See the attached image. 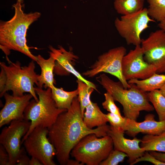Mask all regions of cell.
<instances>
[{"mask_svg":"<svg viewBox=\"0 0 165 165\" xmlns=\"http://www.w3.org/2000/svg\"><path fill=\"white\" fill-rule=\"evenodd\" d=\"M77 96L70 108L60 114L49 129L48 137L56 149L55 156L61 165H66L72 150L85 136L92 133L99 138L107 135L110 126L90 129L85 124Z\"/></svg>","mask_w":165,"mask_h":165,"instance_id":"1","label":"cell"},{"mask_svg":"<svg viewBox=\"0 0 165 165\" xmlns=\"http://www.w3.org/2000/svg\"><path fill=\"white\" fill-rule=\"evenodd\" d=\"M23 0H17L13 4L15 13L13 17L7 21H1L0 23V48L6 56L10 50L19 51L36 62V56L30 51L31 47L27 44L26 34L29 26L41 16L40 13L36 12L28 13L23 9Z\"/></svg>","mask_w":165,"mask_h":165,"instance_id":"2","label":"cell"},{"mask_svg":"<svg viewBox=\"0 0 165 165\" xmlns=\"http://www.w3.org/2000/svg\"><path fill=\"white\" fill-rule=\"evenodd\" d=\"M96 79L111 94L114 101L122 105L125 117L137 121L141 111L150 112L155 109L150 103L147 92L135 85L130 84V88H125L119 81L115 82L104 73L101 74Z\"/></svg>","mask_w":165,"mask_h":165,"instance_id":"3","label":"cell"},{"mask_svg":"<svg viewBox=\"0 0 165 165\" xmlns=\"http://www.w3.org/2000/svg\"><path fill=\"white\" fill-rule=\"evenodd\" d=\"M38 100H31L24 112V119L31 122L28 132L22 138L21 144L28 135L36 127L41 126L50 129L61 113L67 110L57 108L52 96L51 89L46 90L35 87Z\"/></svg>","mask_w":165,"mask_h":165,"instance_id":"4","label":"cell"},{"mask_svg":"<svg viewBox=\"0 0 165 165\" xmlns=\"http://www.w3.org/2000/svg\"><path fill=\"white\" fill-rule=\"evenodd\" d=\"M0 67L4 69L6 76V82L3 92L0 94L1 97L8 91L11 90L15 96H21L26 92L31 94L36 101L38 98L35 91V84L38 86L39 75L35 72V64L32 60L27 66H21L17 61L11 62L7 65L4 62L0 63Z\"/></svg>","mask_w":165,"mask_h":165,"instance_id":"5","label":"cell"},{"mask_svg":"<svg viewBox=\"0 0 165 165\" xmlns=\"http://www.w3.org/2000/svg\"><path fill=\"white\" fill-rule=\"evenodd\" d=\"M114 148L113 141L108 135L98 137L94 133L83 137L72 150V157L87 165H98Z\"/></svg>","mask_w":165,"mask_h":165,"instance_id":"6","label":"cell"},{"mask_svg":"<svg viewBox=\"0 0 165 165\" xmlns=\"http://www.w3.org/2000/svg\"><path fill=\"white\" fill-rule=\"evenodd\" d=\"M126 54V49L123 46L111 49L99 56L90 69L82 75L91 78L100 73H108L117 78L125 88H129L131 84L124 78L122 69L123 59Z\"/></svg>","mask_w":165,"mask_h":165,"instance_id":"7","label":"cell"},{"mask_svg":"<svg viewBox=\"0 0 165 165\" xmlns=\"http://www.w3.org/2000/svg\"><path fill=\"white\" fill-rule=\"evenodd\" d=\"M155 21L149 16L147 8L131 14L122 15L115 20V26L120 35L128 45H141V35L149 27L148 24Z\"/></svg>","mask_w":165,"mask_h":165,"instance_id":"8","label":"cell"},{"mask_svg":"<svg viewBox=\"0 0 165 165\" xmlns=\"http://www.w3.org/2000/svg\"><path fill=\"white\" fill-rule=\"evenodd\" d=\"M49 129L41 126L36 127L24 141L26 152L37 159L43 165H55L53 160L56 150L50 141Z\"/></svg>","mask_w":165,"mask_h":165,"instance_id":"9","label":"cell"},{"mask_svg":"<svg viewBox=\"0 0 165 165\" xmlns=\"http://www.w3.org/2000/svg\"><path fill=\"white\" fill-rule=\"evenodd\" d=\"M10 123L8 126L2 129L0 135V143L8 153L9 165H15L16 164L21 151V138L28 132L31 123L24 119H18L13 120Z\"/></svg>","mask_w":165,"mask_h":165,"instance_id":"10","label":"cell"},{"mask_svg":"<svg viewBox=\"0 0 165 165\" xmlns=\"http://www.w3.org/2000/svg\"><path fill=\"white\" fill-rule=\"evenodd\" d=\"M141 45L135 46L124 56L122 63L123 75L127 81L144 79L157 73L156 68L146 61Z\"/></svg>","mask_w":165,"mask_h":165,"instance_id":"11","label":"cell"},{"mask_svg":"<svg viewBox=\"0 0 165 165\" xmlns=\"http://www.w3.org/2000/svg\"><path fill=\"white\" fill-rule=\"evenodd\" d=\"M141 46L145 60L156 68L157 73L165 72V31L160 29L142 39Z\"/></svg>","mask_w":165,"mask_h":165,"instance_id":"12","label":"cell"},{"mask_svg":"<svg viewBox=\"0 0 165 165\" xmlns=\"http://www.w3.org/2000/svg\"><path fill=\"white\" fill-rule=\"evenodd\" d=\"M49 49L50 55L53 57L56 60L54 73L60 76L69 75L72 74L78 79L86 83L89 86L97 91L96 85L93 82L84 78L77 71L74 67L75 61L78 57L70 51H67L63 47L59 46L58 49L54 48L50 46Z\"/></svg>","mask_w":165,"mask_h":165,"instance_id":"13","label":"cell"},{"mask_svg":"<svg viewBox=\"0 0 165 165\" xmlns=\"http://www.w3.org/2000/svg\"><path fill=\"white\" fill-rule=\"evenodd\" d=\"M3 96L5 103L0 112V128L13 120L24 119V110L33 98L29 93L15 96L6 92Z\"/></svg>","mask_w":165,"mask_h":165,"instance_id":"14","label":"cell"},{"mask_svg":"<svg viewBox=\"0 0 165 165\" xmlns=\"http://www.w3.org/2000/svg\"><path fill=\"white\" fill-rule=\"evenodd\" d=\"M107 135L112 138L114 149L125 153L128 155L127 162L130 165L145 152L139 145L141 139L134 137L132 139L124 137L125 131L122 129L110 126Z\"/></svg>","mask_w":165,"mask_h":165,"instance_id":"15","label":"cell"},{"mask_svg":"<svg viewBox=\"0 0 165 165\" xmlns=\"http://www.w3.org/2000/svg\"><path fill=\"white\" fill-rule=\"evenodd\" d=\"M123 130L127 134L134 138L140 133L158 135L165 131V119L156 121L154 115L152 114L146 115L144 120L141 122L127 118Z\"/></svg>","mask_w":165,"mask_h":165,"instance_id":"16","label":"cell"},{"mask_svg":"<svg viewBox=\"0 0 165 165\" xmlns=\"http://www.w3.org/2000/svg\"><path fill=\"white\" fill-rule=\"evenodd\" d=\"M36 62L41 69V73L38 77V86L37 87L45 89L51 88L54 86L55 80L54 78V70L56 60L50 55L48 59H45L41 55L36 56Z\"/></svg>","mask_w":165,"mask_h":165,"instance_id":"17","label":"cell"},{"mask_svg":"<svg viewBox=\"0 0 165 165\" xmlns=\"http://www.w3.org/2000/svg\"><path fill=\"white\" fill-rule=\"evenodd\" d=\"M85 110L83 119L88 128L93 129L95 127L102 126L108 122L105 114L101 111L97 103L91 101Z\"/></svg>","mask_w":165,"mask_h":165,"instance_id":"18","label":"cell"},{"mask_svg":"<svg viewBox=\"0 0 165 165\" xmlns=\"http://www.w3.org/2000/svg\"><path fill=\"white\" fill-rule=\"evenodd\" d=\"M52 97L56 107L61 109L68 110L71 107L73 100L78 95L77 89L67 91L63 88H58L54 86L51 88Z\"/></svg>","mask_w":165,"mask_h":165,"instance_id":"19","label":"cell"},{"mask_svg":"<svg viewBox=\"0 0 165 165\" xmlns=\"http://www.w3.org/2000/svg\"><path fill=\"white\" fill-rule=\"evenodd\" d=\"M128 82L129 84H134L141 90L148 92L160 88L165 83V74L156 73L145 79H132Z\"/></svg>","mask_w":165,"mask_h":165,"instance_id":"20","label":"cell"},{"mask_svg":"<svg viewBox=\"0 0 165 165\" xmlns=\"http://www.w3.org/2000/svg\"><path fill=\"white\" fill-rule=\"evenodd\" d=\"M141 140L140 146L145 151L165 153V131L158 135L146 134Z\"/></svg>","mask_w":165,"mask_h":165,"instance_id":"21","label":"cell"},{"mask_svg":"<svg viewBox=\"0 0 165 165\" xmlns=\"http://www.w3.org/2000/svg\"><path fill=\"white\" fill-rule=\"evenodd\" d=\"M145 0H118L114 2L116 12L122 15L137 13L144 8Z\"/></svg>","mask_w":165,"mask_h":165,"instance_id":"22","label":"cell"},{"mask_svg":"<svg viewBox=\"0 0 165 165\" xmlns=\"http://www.w3.org/2000/svg\"><path fill=\"white\" fill-rule=\"evenodd\" d=\"M148 100L152 104L158 116L159 121L165 119V97L159 90L147 92Z\"/></svg>","mask_w":165,"mask_h":165,"instance_id":"23","label":"cell"},{"mask_svg":"<svg viewBox=\"0 0 165 165\" xmlns=\"http://www.w3.org/2000/svg\"><path fill=\"white\" fill-rule=\"evenodd\" d=\"M76 82L78 92V98L83 116L86 107L91 101L90 96L94 89L80 80L77 79Z\"/></svg>","mask_w":165,"mask_h":165,"instance_id":"24","label":"cell"},{"mask_svg":"<svg viewBox=\"0 0 165 165\" xmlns=\"http://www.w3.org/2000/svg\"><path fill=\"white\" fill-rule=\"evenodd\" d=\"M149 4L147 9L149 17L160 22L165 19V0H147Z\"/></svg>","mask_w":165,"mask_h":165,"instance_id":"25","label":"cell"},{"mask_svg":"<svg viewBox=\"0 0 165 165\" xmlns=\"http://www.w3.org/2000/svg\"><path fill=\"white\" fill-rule=\"evenodd\" d=\"M127 157H128V155L125 153L113 149L100 165H117L123 162Z\"/></svg>","mask_w":165,"mask_h":165,"instance_id":"26","label":"cell"},{"mask_svg":"<svg viewBox=\"0 0 165 165\" xmlns=\"http://www.w3.org/2000/svg\"><path fill=\"white\" fill-rule=\"evenodd\" d=\"M104 95L105 101L102 104L103 108L109 112L122 116L120 109L115 104V101L111 94L107 91Z\"/></svg>","mask_w":165,"mask_h":165,"instance_id":"27","label":"cell"},{"mask_svg":"<svg viewBox=\"0 0 165 165\" xmlns=\"http://www.w3.org/2000/svg\"><path fill=\"white\" fill-rule=\"evenodd\" d=\"M105 115L110 126L123 130L126 124L127 118L110 112L105 114Z\"/></svg>","mask_w":165,"mask_h":165,"instance_id":"28","label":"cell"},{"mask_svg":"<svg viewBox=\"0 0 165 165\" xmlns=\"http://www.w3.org/2000/svg\"><path fill=\"white\" fill-rule=\"evenodd\" d=\"M142 161L150 162L155 165H165V163L162 162L155 157L148 151H145L141 156L137 159L130 165H133Z\"/></svg>","mask_w":165,"mask_h":165,"instance_id":"29","label":"cell"},{"mask_svg":"<svg viewBox=\"0 0 165 165\" xmlns=\"http://www.w3.org/2000/svg\"><path fill=\"white\" fill-rule=\"evenodd\" d=\"M9 157L4 147L0 145V165H9Z\"/></svg>","mask_w":165,"mask_h":165,"instance_id":"30","label":"cell"},{"mask_svg":"<svg viewBox=\"0 0 165 165\" xmlns=\"http://www.w3.org/2000/svg\"><path fill=\"white\" fill-rule=\"evenodd\" d=\"M26 151L24 147H21L20 153L16 165H29L30 159L26 154Z\"/></svg>","mask_w":165,"mask_h":165,"instance_id":"31","label":"cell"},{"mask_svg":"<svg viewBox=\"0 0 165 165\" xmlns=\"http://www.w3.org/2000/svg\"><path fill=\"white\" fill-rule=\"evenodd\" d=\"M1 71L0 73V94L3 91L6 82V72L3 68L1 67Z\"/></svg>","mask_w":165,"mask_h":165,"instance_id":"32","label":"cell"},{"mask_svg":"<svg viewBox=\"0 0 165 165\" xmlns=\"http://www.w3.org/2000/svg\"><path fill=\"white\" fill-rule=\"evenodd\" d=\"M149 152L158 160L165 163V153H162L155 151H149Z\"/></svg>","mask_w":165,"mask_h":165,"instance_id":"33","label":"cell"},{"mask_svg":"<svg viewBox=\"0 0 165 165\" xmlns=\"http://www.w3.org/2000/svg\"><path fill=\"white\" fill-rule=\"evenodd\" d=\"M66 165H83L82 163L76 160L69 159Z\"/></svg>","mask_w":165,"mask_h":165,"instance_id":"34","label":"cell"},{"mask_svg":"<svg viewBox=\"0 0 165 165\" xmlns=\"http://www.w3.org/2000/svg\"><path fill=\"white\" fill-rule=\"evenodd\" d=\"M42 164L36 158L31 157L30 159L29 165H42Z\"/></svg>","mask_w":165,"mask_h":165,"instance_id":"35","label":"cell"},{"mask_svg":"<svg viewBox=\"0 0 165 165\" xmlns=\"http://www.w3.org/2000/svg\"><path fill=\"white\" fill-rule=\"evenodd\" d=\"M158 26L160 29H162L165 31V19L159 22Z\"/></svg>","mask_w":165,"mask_h":165,"instance_id":"36","label":"cell"},{"mask_svg":"<svg viewBox=\"0 0 165 165\" xmlns=\"http://www.w3.org/2000/svg\"><path fill=\"white\" fill-rule=\"evenodd\" d=\"M159 90L162 94L165 97V83Z\"/></svg>","mask_w":165,"mask_h":165,"instance_id":"37","label":"cell"},{"mask_svg":"<svg viewBox=\"0 0 165 165\" xmlns=\"http://www.w3.org/2000/svg\"><path fill=\"white\" fill-rule=\"evenodd\" d=\"M114 1L116 0H114Z\"/></svg>","mask_w":165,"mask_h":165,"instance_id":"38","label":"cell"}]
</instances>
